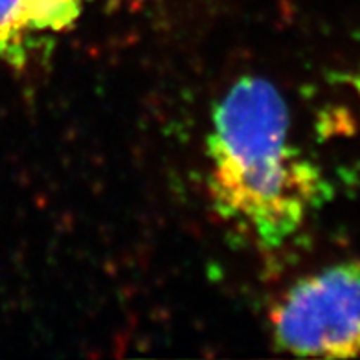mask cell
I'll use <instances>...</instances> for the list:
<instances>
[{"label": "cell", "instance_id": "obj_1", "mask_svg": "<svg viewBox=\"0 0 360 360\" xmlns=\"http://www.w3.org/2000/svg\"><path fill=\"white\" fill-rule=\"evenodd\" d=\"M208 160L217 214L265 248L281 247L331 195L322 169L290 143L289 107L263 77H241L219 101Z\"/></svg>", "mask_w": 360, "mask_h": 360}, {"label": "cell", "instance_id": "obj_2", "mask_svg": "<svg viewBox=\"0 0 360 360\" xmlns=\"http://www.w3.org/2000/svg\"><path fill=\"white\" fill-rule=\"evenodd\" d=\"M272 342L283 353L360 356V261H342L290 287L270 311Z\"/></svg>", "mask_w": 360, "mask_h": 360}, {"label": "cell", "instance_id": "obj_3", "mask_svg": "<svg viewBox=\"0 0 360 360\" xmlns=\"http://www.w3.org/2000/svg\"><path fill=\"white\" fill-rule=\"evenodd\" d=\"M347 81H349V85L353 86V90H355L356 96L360 98V68L355 72V74H351L349 79H347Z\"/></svg>", "mask_w": 360, "mask_h": 360}]
</instances>
